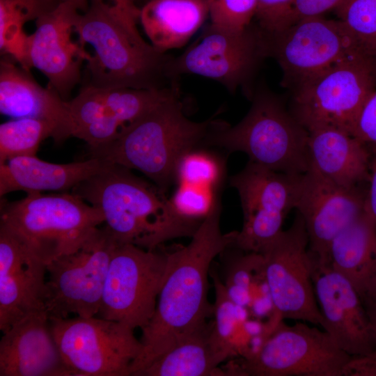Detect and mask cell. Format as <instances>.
I'll use <instances>...</instances> for the list:
<instances>
[{
  "instance_id": "f1b7e54d",
  "label": "cell",
  "mask_w": 376,
  "mask_h": 376,
  "mask_svg": "<svg viewBox=\"0 0 376 376\" xmlns=\"http://www.w3.org/2000/svg\"><path fill=\"white\" fill-rule=\"evenodd\" d=\"M215 320L212 327L211 340L217 351L226 360L234 356L233 343L243 322L248 319L249 311L235 304L229 297L225 285L214 274Z\"/></svg>"
},
{
  "instance_id": "83f0119b",
  "label": "cell",
  "mask_w": 376,
  "mask_h": 376,
  "mask_svg": "<svg viewBox=\"0 0 376 376\" xmlns=\"http://www.w3.org/2000/svg\"><path fill=\"white\" fill-rule=\"evenodd\" d=\"M52 137L57 140L55 127L35 118H13L0 125V164L22 156H36L40 143Z\"/></svg>"
},
{
  "instance_id": "484cf974",
  "label": "cell",
  "mask_w": 376,
  "mask_h": 376,
  "mask_svg": "<svg viewBox=\"0 0 376 376\" xmlns=\"http://www.w3.org/2000/svg\"><path fill=\"white\" fill-rule=\"evenodd\" d=\"M212 326L188 336L139 372L136 376H223L224 361L211 340Z\"/></svg>"
},
{
  "instance_id": "e0dca14e",
  "label": "cell",
  "mask_w": 376,
  "mask_h": 376,
  "mask_svg": "<svg viewBox=\"0 0 376 376\" xmlns=\"http://www.w3.org/2000/svg\"><path fill=\"white\" fill-rule=\"evenodd\" d=\"M367 187H341L312 170L303 174L295 210L304 219L309 250L318 264L329 265L332 240L364 210Z\"/></svg>"
},
{
  "instance_id": "9c48e42d",
  "label": "cell",
  "mask_w": 376,
  "mask_h": 376,
  "mask_svg": "<svg viewBox=\"0 0 376 376\" xmlns=\"http://www.w3.org/2000/svg\"><path fill=\"white\" fill-rule=\"evenodd\" d=\"M61 357L74 376H128L142 350L134 329L100 317L49 318Z\"/></svg>"
},
{
  "instance_id": "e575fe53",
  "label": "cell",
  "mask_w": 376,
  "mask_h": 376,
  "mask_svg": "<svg viewBox=\"0 0 376 376\" xmlns=\"http://www.w3.org/2000/svg\"><path fill=\"white\" fill-rule=\"evenodd\" d=\"M352 135L369 147H376V90L363 106L356 120Z\"/></svg>"
},
{
  "instance_id": "5bb4252c",
  "label": "cell",
  "mask_w": 376,
  "mask_h": 376,
  "mask_svg": "<svg viewBox=\"0 0 376 376\" xmlns=\"http://www.w3.org/2000/svg\"><path fill=\"white\" fill-rule=\"evenodd\" d=\"M303 174L279 172L249 162L231 177L230 183L238 192L244 216L233 246L260 253L283 230L285 217L296 209Z\"/></svg>"
},
{
  "instance_id": "8992f818",
  "label": "cell",
  "mask_w": 376,
  "mask_h": 376,
  "mask_svg": "<svg viewBox=\"0 0 376 376\" xmlns=\"http://www.w3.org/2000/svg\"><path fill=\"white\" fill-rule=\"evenodd\" d=\"M0 226L46 265L79 249L104 223L100 209L74 194L28 193L1 200Z\"/></svg>"
},
{
  "instance_id": "f546056e",
  "label": "cell",
  "mask_w": 376,
  "mask_h": 376,
  "mask_svg": "<svg viewBox=\"0 0 376 376\" xmlns=\"http://www.w3.org/2000/svg\"><path fill=\"white\" fill-rule=\"evenodd\" d=\"M334 10L358 52L376 58V0H343Z\"/></svg>"
},
{
  "instance_id": "ba28073f",
  "label": "cell",
  "mask_w": 376,
  "mask_h": 376,
  "mask_svg": "<svg viewBox=\"0 0 376 376\" xmlns=\"http://www.w3.org/2000/svg\"><path fill=\"white\" fill-rule=\"evenodd\" d=\"M267 57L263 32L252 23L241 31L209 24L197 40L178 56H171L168 73L174 81L185 74L213 79L229 92L241 88L251 97L252 79Z\"/></svg>"
},
{
  "instance_id": "9a60e30c",
  "label": "cell",
  "mask_w": 376,
  "mask_h": 376,
  "mask_svg": "<svg viewBox=\"0 0 376 376\" xmlns=\"http://www.w3.org/2000/svg\"><path fill=\"white\" fill-rule=\"evenodd\" d=\"M263 33L267 56L278 62L283 72V85L291 88L352 56L361 54L342 22L322 15L306 17L279 31Z\"/></svg>"
},
{
  "instance_id": "836d02e7",
  "label": "cell",
  "mask_w": 376,
  "mask_h": 376,
  "mask_svg": "<svg viewBox=\"0 0 376 376\" xmlns=\"http://www.w3.org/2000/svg\"><path fill=\"white\" fill-rule=\"evenodd\" d=\"M295 0H257L254 19L265 33H273L288 26Z\"/></svg>"
},
{
  "instance_id": "7c38bea8",
  "label": "cell",
  "mask_w": 376,
  "mask_h": 376,
  "mask_svg": "<svg viewBox=\"0 0 376 376\" xmlns=\"http://www.w3.org/2000/svg\"><path fill=\"white\" fill-rule=\"evenodd\" d=\"M118 242L104 226L79 249L46 265L45 310L49 318L98 314L113 251Z\"/></svg>"
},
{
  "instance_id": "5b68a950",
  "label": "cell",
  "mask_w": 376,
  "mask_h": 376,
  "mask_svg": "<svg viewBox=\"0 0 376 376\" xmlns=\"http://www.w3.org/2000/svg\"><path fill=\"white\" fill-rule=\"evenodd\" d=\"M250 98L251 106L244 118L233 127L220 120L206 143L243 152L249 162L273 171L306 173L308 132L270 91L258 88Z\"/></svg>"
},
{
  "instance_id": "3957f363",
  "label": "cell",
  "mask_w": 376,
  "mask_h": 376,
  "mask_svg": "<svg viewBox=\"0 0 376 376\" xmlns=\"http://www.w3.org/2000/svg\"><path fill=\"white\" fill-rule=\"evenodd\" d=\"M136 22L103 0H91L88 10L79 13L75 32L81 45L93 49L86 61L84 86L136 89L178 86L168 74L171 56L146 42Z\"/></svg>"
},
{
  "instance_id": "7a4b0ae2",
  "label": "cell",
  "mask_w": 376,
  "mask_h": 376,
  "mask_svg": "<svg viewBox=\"0 0 376 376\" xmlns=\"http://www.w3.org/2000/svg\"><path fill=\"white\" fill-rule=\"evenodd\" d=\"M72 193L100 210L119 244L156 249L168 240L192 237L201 223L182 217L155 185L118 164L107 163Z\"/></svg>"
},
{
  "instance_id": "60d3db41",
  "label": "cell",
  "mask_w": 376,
  "mask_h": 376,
  "mask_svg": "<svg viewBox=\"0 0 376 376\" xmlns=\"http://www.w3.org/2000/svg\"><path fill=\"white\" fill-rule=\"evenodd\" d=\"M41 1L48 9L52 10L56 8L61 3H70L75 5L77 9L83 13L86 12L88 7V0H39Z\"/></svg>"
},
{
  "instance_id": "d4e9b609",
  "label": "cell",
  "mask_w": 376,
  "mask_h": 376,
  "mask_svg": "<svg viewBox=\"0 0 376 376\" xmlns=\"http://www.w3.org/2000/svg\"><path fill=\"white\" fill-rule=\"evenodd\" d=\"M208 15L207 0H148L139 20L150 44L166 53L185 45Z\"/></svg>"
},
{
  "instance_id": "52a82bcc",
  "label": "cell",
  "mask_w": 376,
  "mask_h": 376,
  "mask_svg": "<svg viewBox=\"0 0 376 376\" xmlns=\"http://www.w3.org/2000/svg\"><path fill=\"white\" fill-rule=\"evenodd\" d=\"M292 89L289 110L308 132L332 127L352 134L363 106L376 90V58L352 56Z\"/></svg>"
},
{
  "instance_id": "44dd1931",
  "label": "cell",
  "mask_w": 376,
  "mask_h": 376,
  "mask_svg": "<svg viewBox=\"0 0 376 376\" xmlns=\"http://www.w3.org/2000/svg\"><path fill=\"white\" fill-rule=\"evenodd\" d=\"M0 112L13 118H35L51 123L56 131L57 143L73 136L68 101L50 86L42 87L29 71L8 59L0 62Z\"/></svg>"
},
{
  "instance_id": "f35d334b",
  "label": "cell",
  "mask_w": 376,
  "mask_h": 376,
  "mask_svg": "<svg viewBox=\"0 0 376 376\" xmlns=\"http://www.w3.org/2000/svg\"><path fill=\"white\" fill-rule=\"evenodd\" d=\"M361 299L376 338V279Z\"/></svg>"
},
{
  "instance_id": "d590c367",
  "label": "cell",
  "mask_w": 376,
  "mask_h": 376,
  "mask_svg": "<svg viewBox=\"0 0 376 376\" xmlns=\"http://www.w3.org/2000/svg\"><path fill=\"white\" fill-rule=\"evenodd\" d=\"M343 0H295L291 10L289 26L308 17L323 15L334 10Z\"/></svg>"
},
{
  "instance_id": "603a6c76",
  "label": "cell",
  "mask_w": 376,
  "mask_h": 376,
  "mask_svg": "<svg viewBox=\"0 0 376 376\" xmlns=\"http://www.w3.org/2000/svg\"><path fill=\"white\" fill-rule=\"evenodd\" d=\"M107 164L96 157L68 164L50 163L37 156L14 157L0 164V196L15 191L28 194L72 189Z\"/></svg>"
},
{
  "instance_id": "4dcf8cb0",
  "label": "cell",
  "mask_w": 376,
  "mask_h": 376,
  "mask_svg": "<svg viewBox=\"0 0 376 376\" xmlns=\"http://www.w3.org/2000/svg\"><path fill=\"white\" fill-rule=\"evenodd\" d=\"M212 25L233 31L248 28L255 17L257 0H207Z\"/></svg>"
},
{
  "instance_id": "d6986e66",
  "label": "cell",
  "mask_w": 376,
  "mask_h": 376,
  "mask_svg": "<svg viewBox=\"0 0 376 376\" xmlns=\"http://www.w3.org/2000/svg\"><path fill=\"white\" fill-rule=\"evenodd\" d=\"M46 263L0 226V331L45 311Z\"/></svg>"
},
{
  "instance_id": "74e56055",
  "label": "cell",
  "mask_w": 376,
  "mask_h": 376,
  "mask_svg": "<svg viewBox=\"0 0 376 376\" xmlns=\"http://www.w3.org/2000/svg\"><path fill=\"white\" fill-rule=\"evenodd\" d=\"M369 148L371 150V162L370 178L367 187L366 207L372 216L376 226V147Z\"/></svg>"
},
{
  "instance_id": "8d00e7d4",
  "label": "cell",
  "mask_w": 376,
  "mask_h": 376,
  "mask_svg": "<svg viewBox=\"0 0 376 376\" xmlns=\"http://www.w3.org/2000/svg\"><path fill=\"white\" fill-rule=\"evenodd\" d=\"M343 376H376V348L364 354L350 357Z\"/></svg>"
},
{
  "instance_id": "ac0fdd59",
  "label": "cell",
  "mask_w": 376,
  "mask_h": 376,
  "mask_svg": "<svg viewBox=\"0 0 376 376\" xmlns=\"http://www.w3.org/2000/svg\"><path fill=\"white\" fill-rule=\"evenodd\" d=\"M313 282L323 329L350 356L376 348V338L361 297L352 284L329 265L315 260Z\"/></svg>"
},
{
  "instance_id": "1f68e13d",
  "label": "cell",
  "mask_w": 376,
  "mask_h": 376,
  "mask_svg": "<svg viewBox=\"0 0 376 376\" xmlns=\"http://www.w3.org/2000/svg\"><path fill=\"white\" fill-rule=\"evenodd\" d=\"M220 175L218 163L209 155L189 152L180 161L176 178L180 184L211 187Z\"/></svg>"
},
{
  "instance_id": "277c9868",
  "label": "cell",
  "mask_w": 376,
  "mask_h": 376,
  "mask_svg": "<svg viewBox=\"0 0 376 376\" xmlns=\"http://www.w3.org/2000/svg\"><path fill=\"white\" fill-rule=\"evenodd\" d=\"M219 120L195 122L185 114L180 91L123 127L111 142L90 149L89 157L136 169L165 194L180 161L207 139Z\"/></svg>"
},
{
  "instance_id": "8fae6325",
  "label": "cell",
  "mask_w": 376,
  "mask_h": 376,
  "mask_svg": "<svg viewBox=\"0 0 376 376\" xmlns=\"http://www.w3.org/2000/svg\"><path fill=\"white\" fill-rule=\"evenodd\" d=\"M169 254L118 243L110 260L99 317L134 330L144 328L155 311L168 269Z\"/></svg>"
},
{
  "instance_id": "cb8c5ba5",
  "label": "cell",
  "mask_w": 376,
  "mask_h": 376,
  "mask_svg": "<svg viewBox=\"0 0 376 376\" xmlns=\"http://www.w3.org/2000/svg\"><path fill=\"white\" fill-rule=\"evenodd\" d=\"M329 258L361 298L376 279V226L366 207L332 240Z\"/></svg>"
},
{
  "instance_id": "b9f144b4",
  "label": "cell",
  "mask_w": 376,
  "mask_h": 376,
  "mask_svg": "<svg viewBox=\"0 0 376 376\" xmlns=\"http://www.w3.org/2000/svg\"><path fill=\"white\" fill-rule=\"evenodd\" d=\"M148 1V0H147Z\"/></svg>"
},
{
  "instance_id": "4fadbf2b",
  "label": "cell",
  "mask_w": 376,
  "mask_h": 376,
  "mask_svg": "<svg viewBox=\"0 0 376 376\" xmlns=\"http://www.w3.org/2000/svg\"><path fill=\"white\" fill-rule=\"evenodd\" d=\"M260 253L274 313L283 320H301L323 329L313 282L315 258L309 250L306 226L299 212L291 226Z\"/></svg>"
},
{
  "instance_id": "6da1fadb",
  "label": "cell",
  "mask_w": 376,
  "mask_h": 376,
  "mask_svg": "<svg viewBox=\"0 0 376 376\" xmlns=\"http://www.w3.org/2000/svg\"><path fill=\"white\" fill-rule=\"evenodd\" d=\"M220 203L215 201L189 244L169 254V266L155 313L141 329L142 350L130 375L145 368L179 342L207 326L213 312L207 300L210 267L233 245L237 231L222 233Z\"/></svg>"
},
{
  "instance_id": "30bf717a",
  "label": "cell",
  "mask_w": 376,
  "mask_h": 376,
  "mask_svg": "<svg viewBox=\"0 0 376 376\" xmlns=\"http://www.w3.org/2000/svg\"><path fill=\"white\" fill-rule=\"evenodd\" d=\"M350 357L323 329L283 320L256 354L230 368L234 375L343 376Z\"/></svg>"
},
{
  "instance_id": "7402d4cb",
  "label": "cell",
  "mask_w": 376,
  "mask_h": 376,
  "mask_svg": "<svg viewBox=\"0 0 376 376\" xmlns=\"http://www.w3.org/2000/svg\"><path fill=\"white\" fill-rule=\"evenodd\" d=\"M309 169L344 187L367 185L371 150L352 134L332 127L308 132Z\"/></svg>"
},
{
  "instance_id": "d6a6232c",
  "label": "cell",
  "mask_w": 376,
  "mask_h": 376,
  "mask_svg": "<svg viewBox=\"0 0 376 376\" xmlns=\"http://www.w3.org/2000/svg\"><path fill=\"white\" fill-rule=\"evenodd\" d=\"M171 202L182 217L200 221L210 212L215 198L210 187L180 184Z\"/></svg>"
},
{
  "instance_id": "2e32d148",
  "label": "cell",
  "mask_w": 376,
  "mask_h": 376,
  "mask_svg": "<svg viewBox=\"0 0 376 376\" xmlns=\"http://www.w3.org/2000/svg\"><path fill=\"white\" fill-rule=\"evenodd\" d=\"M79 10L70 3H61L36 19V29L28 36L25 70H39L49 86L65 101L81 81V66L90 53L72 39Z\"/></svg>"
},
{
  "instance_id": "ab89813d",
  "label": "cell",
  "mask_w": 376,
  "mask_h": 376,
  "mask_svg": "<svg viewBox=\"0 0 376 376\" xmlns=\"http://www.w3.org/2000/svg\"><path fill=\"white\" fill-rule=\"evenodd\" d=\"M114 6L130 17L139 19L140 8L135 4V0H113Z\"/></svg>"
},
{
  "instance_id": "4316f807",
  "label": "cell",
  "mask_w": 376,
  "mask_h": 376,
  "mask_svg": "<svg viewBox=\"0 0 376 376\" xmlns=\"http://www.w3.org/2000/svg\"><path fill=\"white\" fill-rule=\"evenodd\" d=\"M49 10L39 0H0V48L25 68L28 35L24 24Z\"/></svg>"
},
{
  "instance_id": "ffe728a7",
  "label": "cell",
  "mask_w": 376,
  "mask_h": 376,
  "mask_svg": "<svg viewBox=\"0 0 376 376\" xmlns=\"http://www.w3.org/2000/svg\"><path fill=\"white\" fill-rule=\"evenodd\" d=\"M0 376H74L61 357L45 311L30 313L2 332Z\"/></svg>"
}]
</instances>
